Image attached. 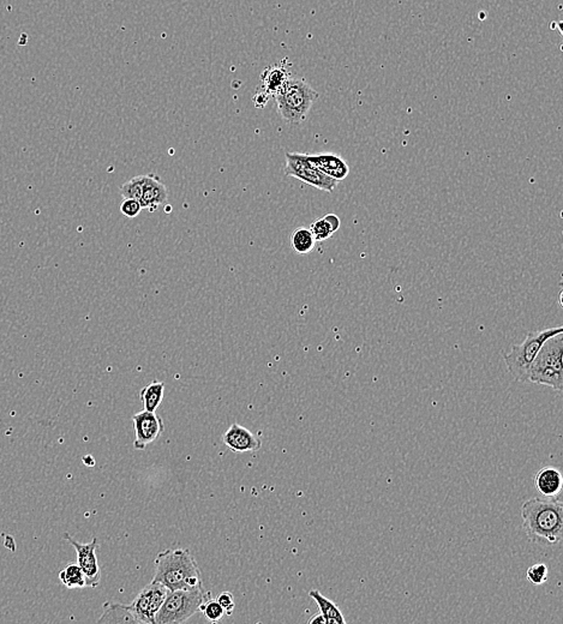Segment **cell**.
Listing matches in <instances>:
<instances>
[{
	"label": "cell",
	"mask_w": 563,
	"mask_h": 624,
	"mask_svg": "<svg viewBox=\"0 0 563 624\" xmlns=\"http://www.w3.org/2000/svg\"><path fill=\"white\" fill-rule=\"evenodd\" d=\"M522 529L529 541L552 546L563 538V504L557 499H531L521 507Z\"/></svg>",
	"instance_id": "6da1fadb"
},
{
	"label": "cell",
	"mask_w": 563,
	"mask_h": 624,
	"mask_svg": "<svg viewBox=\"0 0 563 624\" xmlns=\"http://www.w3.org/2000/svg\"><path fill=\"white\" fill-rule=\"evenodd\" d=\"M155 573L151 581L164 585L168 591L203 587L201 569L188 549H168L156 556Z\"/></svg>",
	"instance_id": "7a4b0ae2"
},
{
	"label": "cell",
	"mask_w": 563,
	"mask_h": 624,
	"mask_svg": "<svg viewBox=\"0 0 563 624\" xmlns=\"http://www.w3.org/2000/svg\"><path fill=\"white\" fill-rule=\"evenodd\" d=\"M319 97V92L304 78L290 77L274 99L284 120L290 124H300L307 119Z\"/></svg>",
	"instance_id": "3957f363"
},
{
	"label": "cell",
	"mask_w": 563,
	"mask_h": 624,
	"mask_svg": "<svg viewBox=\"0 0 563 624\" xmlns=\"http://www.w3.org/2000/svg\"><path fill=\"white\" fill-rule=\"evenodd\" d=\"M562 356L563 335L559 334L545 341L538 352L529 368V382L562 391Z\"/></svg>",
	"instance_id": "277c9868"
},
{
	"label": "cell",
	"mask_w": 563,
	"mask_h": 624,
	"mask_svg": "<svg viewBox=\"0 0 563 624\" xmlns=\"http://www.w3.org/2000/svg\"><path fill=\"white\" fill-rule=\"evenodd\" d=\"M562 327L548 328L544 331H531L526 336L525 341L520 345H514L512 349L503 356L508 373L515 381L529 382V373L538 352L543 345L554 336L562 334Z\"/></svg>",
	"instance_id": "5b68a950"
},
{
	"label": "cell",
	"mask_w": 563,
	"mask_h": 624,
	"mask_svg": "<svg viewBox=\"0 0 563 624\" xmlns=\"http://www.w3.org/2000/svg\"><path fill=\"white\" fill-rule=\"evenodd\" d=\"M211 598L204 587L168 591L154 624L184 623L200 611L202 604Z\"/></svg>",
	"instance_id": "8992f818"
},
{
	"label": "cell",
	"mask_w": 563,
	"mask_h": 624,
	"mask_svg": "<svg viewBox=\"0 0 563 624\" xmlns=\"http://www.w3.org/2000/svg\"><path fill=\"white\" fill-rule=\"evenodd\" d=\"M285 174L287 176H293L316 189L322 190L324 193H332L339 183L321 172L319 168L307 160V154L300 153L286 154Z\"/></svg>",
	"instance_id": "52a82bcc"
},
{
	"label": "cell",
	"mask_w": 563,
	"mask_h": 624,
	"mask_svg": "<svg viewBox=\"0 0 563 624\" xmlns=\"http://www.w3.org/2000/svg\"><path fill=\"white\" fill-rule=\"evenodd\" d=\"M168 590L164 585L151 581L130 604L139 623L154 624L156 615L164 603Z\"/></svg>",
	"instance_id": "ba28073f"
},
{
	"label": "cell",
	"mask_w": 563,
	"mask_h": 624,
	"mask_svg": "<svg viewBox=\"0 0 563 624\" xmlns=\"http://www.w3.org/2000/svg\"><path fill=\"white\" fill-rule=\"evenodd\" d=\"M64 539L74 546L77 555V564L83 571L87 587H97L101 581V569L97 562V550L99 541L94 538L90 543L82 544L75 541L69 533L64 534Z\"/></svg>",
	"instance_id": "9c48e42d"
},
{
	"label": "cell",
	"mask_w": 563,
	"mask_h": 624,
	"mask_svg": "<svg viewBox=\"0 0 563 624\" xmlns=\"http://www.w3.org/2000/svg\"><path fill=\"white\" fill-rule=\"evenodd\" d=\"M136 450H144L147 445L159 440L165 430L164 420L155 412L143 411L132 415Z\"/></svg>",
	"instance_id": "30bf717a"
},
{
	"label": "cell",
	"mask_w": 563,
	"mask_h": 624,
	"mask_svg": "<svg viewBox=\"0 0 563 624\" xmlns=\"http://www.w3.org/2000/svg\"><path fill=\"white\" fill-rule=\"evenodd\" d=\"M291 77L289 69L280 63L273 67H269L260 75V85L257 90L253 102L258 109L265 107L270 97L277 95V92L284 87L286 81Z\"/></svg>",
	"instance_id": "8fae6325"
},
{
	"label": "cell",
	"mask_w": 563,
	"mask_h": 624,
	"mask_svg": "<svg viewBox=\"0 0 563 624\" xmlns=\"http://www.w3.org/2000/svg\"><path fill=\"white\" fill-rule=\"evenodd\" d=\"M223 442L232 452L237 454L257 452L262 447L260 437L238 423H233L228 427V430L223 434Z\"/></svg>",
	"instance_id": "7c38bea8"
},
{
	"label": "cell",
	"mask_w": 563,
	"mask_h": 624,
	"mask_svg": "<svg viewBox=\"0 0 563 624\" xmlns=\"http://www.w3.org/2000/svg\"><path fill=\"white\" fill-rule=\"evenodd\" d=\"M168 200L167 188L160 181L155 174H144L143 181L142 197L139 200L142 209H147L153 213L160 206L165 204Z\"/></svg>",
	"instance_id": "4fadbf2b"
},
{
	"label": "cell",
	"mask_w": 563,
	"mask_h": 624,
	"mask_svg": "<svg viewBox=\"0 0 563 624\" xmlns=\"http://www.w3.org/2000/svg\"><path fill=\"white\" fill-rule=\"evenodd\" d=\"M307 158L321 172L336 181H345L349 174V166L340 155L333 153H321L317 155L307 154Z\"/></svg>",
	"instance_id": "5bb4252c"
},
{
	"label": "cell",
	"mask_w": 563,
	"mask_h": 624,
	"mask_svg": "<svg viewBox=\"0 0 563 624\" xmlns=\"http://www.w3.org/2000/svg\"><path fill=\"white\" fill-rule=\"evenodd\" d=\"M534 486L538 492L546 499H556L562 491L563 478L561 471L551 466L543 467L534 476Z\"/></svg>",
	"instance_id": "9a60e30c"
},
{
	"label": "cell",
	"mask_w": 563,
	"mask_h": 624,
	"mask_svg": "<svg viewBox=\"0 0 563 624\" xmlns=\"http://www.w3.org/2000/svg\"><path fill=\"white\" fill-rule=\"evenodd\" d=\"M99 623H139L131 605L106 603Z\"/></svg>",
	"instance_id": "2e32d148"
},
{
	"label": "cell",
	"mask_w": 563,
	"mask_h": 624,
	"mask_svg": "<svg viewBox=\"0 0 563 624\" xmlns=\"http://www.w3.org/2000/svg\"><path fill=\"white\" fill-rule=\"evenodd\" d=\"M309 595H310L312 599L315 600L317 606H319V612L327 620L328 624H346V620H345L342 612H341L340 609L334 602L328 599L327 597H324L317 590H312V591L309 592Z\"/></svg>",
	"instance_id": "e0dca14e"
},
{
	"label": "cell",
	"mask_w": 563,
	"mask_h": 624,
	"mask_svg": "<svg viewBox=\"0 0 563 624\" xmlns=\"http://www.w3.org/2000/svg\"><path fill=\"white\" fill-rule=\"evenodd\" d=\"M341 227V220L336 214H327L311 223L310 230L316 242H324L336 233Z\"/></svg>",
	"instance_id": "ac0fdd59"
},
{
	"label": "cell",
	"mask_w": 563,
	"mask_h": 624,
	"mask_svg": "<svg viewBox=\"0 0 563 624\" xmlns=\"http://www.w3.org/2000/svg\"><path fill=\"white\" fill-rule=\"evenodd\" d=\"M164 382H151L139 393V398L142 401L143 408L146 411L156 412L164 400Z\"/></svg>",
	"instance_id": "d6986e66"
},
{
	"label": "cell",
	"mask_w": 563,
	"mask_h": 624,
	"mask_svg": "<svg viewBox=\"0 0 563 624\" xmlns=\"http://www.w3.org/2000/svg\"><path fill=\"white\" fill-rule=\"evenodd\" d=\"M316 240L310 228L298 227L291 235V247L299 255H307L315 249Z\"/></svg>",
	"instance_id": "ffe728a7"
},
{
	"label": "cell",
	"mask_w": 563,
	"mask_h": 624,
	"mask_svg": "<svg viewBox=\"0 0 563 624\" xmlns=\"http://www.w3.org/2000/svg\"><path fill=\"white\" fill-rule=\"evenodd\" d=\"M59 578L63 583L64 586L69 590L74 588H84L87 587L83 571L81 570L77 563H70L59 573Z\"/></svg>",
	"instance_id": "44dd1931"
},
{
	"label": "cell",
	"mask_w": 563,
	"mask_h": 624,
	"mask_svg": "<svg viewBox=\"0 0 563 624\" xmlns=\"http://www.w3.org/2000/svg\"><path fill=\"white\" fill-rule=\"evenodd\" d=\"M143 181H144V174L134 176L129 181H126L125 184L120 186V195L123 200L124 198H130V200H136L139 201L142 197Z\"/></svg>",
	"instance_id": "7402d4cb"
},
{
	"label": "cell",
	"mask_w": 563,
	"mask_h": 624,
	"mask_svg": "<svg viewBox=\"0 0 563 624\" xmlns=\"http://www.w3.org/2000/svg\"><path fill=\"white\" fill-rule=\"evenodd\" d=\"M200 611L204 615L207 620L211 622V623H216L218 620H221L223 615H226L225 611H223V609L221 608V605L218 603V600L216 599H209L204 602V603L202 604L201 608H200Z\"/></svg>",
	"instance_id": "603a6c76"
},
{
	"label": "cell",
	"mask_w": 563,
	"mask_h": 624,
	"mask_svg": "<svg viewBox=\"0 0 563 624\" xmlns=\"http://www.w3.org/2000/svg\"><path fill=\"white\" fill-rule=\"evenodd\" d=\"M526 578L536 586H542L549 578V568L544 563L534 564L526 571Z\"/></svg>",
	"instance_id": "cb8c5ba5"
},
{
	"label": "cell",
	"mask_w": 563,
	"mask_h": 624,
	"mask_svg": "<svg viewBox=\"0 0 563 624\" xmlns=\"http://www.w3.org/2000/svg\"><path fill=\"white\" fill-rule=\"evenodd\" d=\"M142 210L141 203L136 200H130V198H124L120 204V213L126 216V218L134 219L139 216Z\"/></svg>",
	"instance_id": "d4e9b609"
},
{
	"label": "cell",
	"mask_w": 563,
	"mask_h": 624,
	"mask_svg": "<svg viewBox=\"0 0 563 624\" xmlns=\"http://www.w3.org/2000/svg\"><path fill=\"white\" fill-rule=\"evenodd\" d=\"M218 603L221 605V608L223 609V611L226 613L227 616H230L232 615V612L235 610V597L232 595L231 592H223V593H220L218 595Z\"/></svg>",
	"instance_id": "484cf974"
},
{
	"label": "cell",
	"mask_w": 563,
	"mask_h": 624,
	"mask_svg": "<svg viewBox=\"0 0 563 624\" xmlns=\"http://www.w3.org/2000/svg\"><path fill=\"white\" fill-rule=\"evenodd\" d=\"M309 624H328L327 620L322 616V613L319 612L317 615H314V616L311 617L310 620H309Z\"/></svg>",
	"instance_id": "4316f807"
}]
</instances>
